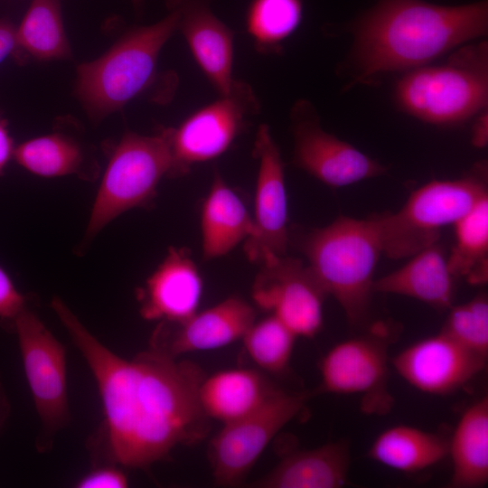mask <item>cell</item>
Returning <instances> with one entry per match:
<instances>
[{
	"label": "cell",
	"instance_id": "obj_1",
	"mask_svg": "<svg viewBox=\"0 0 488 488\" xmlns=\"http://www.w3.org/2000/svg\"><path fill=\"white\" fill-rule=\"evenodd\" d=\"M52 306L97 381L110 461L147 470L177 446L206 437L210 418L199 401L205 375L197 364L152 350L125 360L99 343L59 297Z\"/></svg>",
	"mask_w": 488,
	"mask_h": 488
},
{
	"label": "cell",
	"instance_id": "obj_2",
	"mask_svg": "<svg viewBox=\"0 0 488 488\" xmlns=\"http://www.w3.org/2000/svg\"><path fill=\"white\" fill-rule=\"evenodd\" d=\"M488 30L487 0L456 6L379 0L355 23L356 80L425 66Z\"/></svg>",
	"mask_w": 488,
	"mask_h": 488
},
{
	"label": "cell",
	"instance_id": "obj_3",
	"mask_svg": "<svg viewBox=\"0 0 488 488\" xmlns=\"http://www.w3.org/2000/svg\"><path fill=\"white\" fill-rule=\"evenodd\" d=\"M296 245L326 294L340 305L350 325H362L369 315L374 271L383 253L372 217L339 216L323 228L304 230Z\"/></svg>",
	"mask_w": 488,
	"mask_h": 488
},
{
	"label": "cell",
	"instance_id": "obj_4",
	"mask_svg": "<svg viewBox=\"0 0 488 488\" xmlns=\"http://www.w3.org/2000/svg\"><path fill=\"white\" fill-rule=\"evenodd\" d=\"M173 10L158 22L124 33L101 56L77 68L74 91L93 121H100L146 93L157 80L158 58L177 32Z\"/></svg>",
	"mask_w": 488,
	"mask_h": 488
},
{
	"label": "cell",
	"instance_id": "obj_5",
	"mask_svg": "<svg viewBox=\"0 0 488 488\" xmlns=\"http://www.w3.org/2000/svg\"><path fill=\"white\" fill-rule=\"evenodd\" d=\"M395 98L406 113L430 124L455 125L484 110L488 101L486 42L464 46L443 65L408 70Z\"/></svg>",
	"mask_w": 488,
	"mask_h": 488
},
{
	"label": "cell",
	"instance_id": "obj_6",
	"mask_svg": "<svg viewBox=\"0 0 488 488\" xmlns=\"http://www.w3.org/2000/svg\"><path fill=\"white\" fill-rule=\"evenodd\" d=\"M484 168L455 180H434L415 190L401 209L372 216L382 251L393 259L410 258L438 242L441 229L454 225L488 196Z\"/></svg>",
	"mask_w": 488,
	"mask_h": 488
},
{
	"label": "cell",
	"instance_id": "obj_7",
	"mask_svg": "<svg viewBox=\"0 0 488 488\" xmlns=\"http://www.w3.org/2000/svg\"><path fill=\"white\" fill-rule=\"evenodd\" d=\"M173 167L166 128L153 136L126 133L110 154L90 212L85 243L125 211L148 206L162 178L172 177Z\"/></svg>",
	"mask_w": 488,
	"mask_h": 488
},
{
	"label": "cell",
	"instance_id": "obj_8",
	"mask_svg": "<svg viewBox=\"0 0 488 488\" xmlns=\"http://www.w3.org/2000/svg\"><path fill=\"white\" fill-rule=\"evenodd\" d=\"M258 110L251 86L235 79L227 94L192 113L177 127L166 128L174 163L172 177L224 154L242 132L246 119Z\"/></svg>",
	"mask_w": 488,
	"mask_h": 488
},
{
	"label": "cell",
	"instance_id": "obj_9",
	"mask_svg": "<svg viewBox=\"0 0 488 488\" xmlns=\"http://www.w3.org/2000/svg\"><path fill=\"white\" fill-rule=\"evenodd\" d=\"M25 377L40 418V451L51 447L53 436L70 419L66 352L41 319L26 307L12 323Z\"/></svg>",
	"mask_w": 488,
	"mask_h": 488
},
{
	"label": "cell",
	"instance_id": "obj_10",
	"mask_svg": "<svg viewBox=\"0 0 488 488\" xmlns=\"http://www.w3.org/2000/svg\"><path fill=\"white\" fill-rule=\"evenodd\" d=\"M308 398L305 393L279 390L252 413L223 424L208 446L215 483L242 484L273 437L300 413Z\"/></svg>",
	"mask_w": 488,
	"mask_h": 488
},
{
	"label": "cell",
	"instance_id": "obj_11",
	"mask_svg": "<svg viewBox=\"0 0 488 488\" xmlns=\"http://www.w3.org/2000/svg\"><path fill=\"white\" fill-rule=\"evenodd\" d=\"M383 324L333 346L320 362L318 392L361 396L362 410L384 414L392 406L388 392V340Z\"/></svg>",
	"mask_w": 488,
	"mask_h": 488
},
{
	"label": "cell",
	"instance_id": "obj_12",
	"mask_svg": "<svg viewBox=\"0 0 488 488\" xmlns=\"http://www.w3.org/2000/svg\"><path fill=\"white\" fill-rule=\"evenodd\" d=\"M296 166L332 188H340L386 173L378 161L324 131L314 106L299 99L290 111Z\"/></svg>",
	"mask_w": 488,
	"mask_h": 488
},
{
	"label": "cell",
	"instance_id": "obj_13",
	"mask_svg": "<svg viewBox=\"0 0 488 488\" xmlns=\"http://www.w3.org/2000/svg\"><path fill=\"white\" fill-rule=\"evenodd\" d=\"M326 296L308 266L286 255L261 265L251 286L255 305L277 316L297 337L319 333Z\"/></svg>",
	"mask_w": 488,
	"mask_h": 488
},
{
	"label": "cell",
	"instance_id": "obj_14",
	"mask_svg": "<svg viewBox=\"0 0 488 488\" xmlns=\"http://www.w3.org/2000/svg\"><path fill=\"white\" fill-rule=\"evenodd\" d=\"M253 155L258 162L254 226L243 249L249 261L261 266L286 255L290 242L284 164L267 124L258 128Z\"/></svg>",
	"mask_w": 488,
	"mask_h": 488
},
{
	"label": "cell",
	"instance_id": "obj_15",
	"mask_svg": "<svg viewBox=\"0 0 488 488\" xmlns=\"http://www.w3.org/2000/svg\"><path fill=\"white\" fill-rule=\"evenodd\" d=\"M256 309L232 296L179 322H161L152 334V351L172 358L225 347L239 339L256 321Z\"/></svg>",
	"mask_w": 488,
	"mask_h": 488
},
{
	"label": "cell",
	"instance_id": "obj_16",
	"mask_svg": "<svg viewBox=\"0 0 488 488\" xmlns=\"http://www.w3.org/2000/svg\"><path fill=\"white\" fill-rule=\"evenodd\" d=\"M486 360L465 349L443 332L400 351L392 365L415 389L432 395L449 394L484 369Z\"/></svg>",
	"mask_w": 488,
	"mask_h": 488
},
{
	"label": "cell",
	"instance_id": "obj_17",
	"mask_svg": "<svg viewBox=\"0 0 488 488\" xmlns=\"http://www.w3.org/2000/svg\"><path fill=\"white\" fill-rule=\"evenodd\" d=\"M212 0H165L177 14L179 31L209 82L219 96L230 89L234 55L233 31L215 15Z\"/></svg>",
	"mask_w": 488,
	"mask_h": 488
},
{
	"label": "cell",
	"instance_id": "obj_18",
	"mask_svg": "<svg viewBox=\"0 0 488 488\" xmlns=\"http://www.w3.org/2000/svg\"><path fill=\"white\" fill-rule=\"evenodd\" d=\"M202 288V278L190 250L170 247L137 290L141 316L148 321L183 322L198 311Z\"/></svg>",
	"mask_w": 488,
	"mask_h": 488
},
{
	"label": "cell",
	"instance_id": "obj_19",
	"mask_svg": "<svg viewBox=\"0 0 488 488\" xmlns=\"http://www.w3.org/2000/svg\"><path fill=\"white\" fill-rule=\"evenodd\" d=\"M347 442H329L292 453L270 472L251 483L257 488H339L347 483Z\"/></svg>",
	"mask_w": 488,
	"mask_h": 488
},
{
	"label": "cell",
	"instance_id": "obj_20",
	"mask_svg": "<svg viewBox=\"0 0 488 488\" xmlns=\"http://www.w3.org/2000/svg\"><path fill=\"white\" fill-rule=\"evenodd\" d=\"M279 390L258 371L227 369L204 377L199 401L210 419L227 424L252 413Z\"/></svg>",
	"mask_w": 488,
	"mask_h": 488
},
{
	"label": "cell",
	"instance_id": "obj_21",
	"mask_svg": "<svg viewBox=\"0 0 488 488\" xmlns=\"http://www.w3.org/2000/svg\"><path fill=\"white\" fill-rule=\"evenodd\" d=\"M410 258L400 268L374 280L373 292L404 296L436 309H449L455 277L443 248L437 242Z\"/></svg>",
	"mask_w": 488,
	"mask_h": 488
},
{
	"label": "cell",
	"instance_id": "obj_22",
	"mask_svg": "<svg viewBox=\"0 0 488 488\" xmlns=\"http://www.w3.org/2000/svg\"><path fill=\"white\" fill-rule=\"evenodd\" d=\"M200 225L204 260L228 254L252 233L253 218L218 171L202 202Z\"/></svg>",
	"mask_w": 488,
	"mask_h": 488
},
{
	"label": "cell",
	"instance_id": "obj_23",
	"mask_svg": "<svg viewBox=\"0 0 488 488\" xmlns=\"http://www.w3.org/2000/svg\"><path fill=\"white\" fill-rule=\"evenodd\" d=\"M451 487L476 488L488 482V398L482 397L462 414L448 441Z\"/></svg>",
	"mask_w": 488,
	"mask_h": 488
},
{
	"label": "cell",
	"instance_id": "obj_24",
	"mask_svg": "<svg viewBox=\"0 0 488 488\" xmlns=\"http://www.w3.org/2000/svg\"><path fill=\"white\" fill-rule=\"evenodd\" d=\"M448 455V441L407 425L382 431L373 441L369 456L389 468L415 473L429 468Z\"/></svg>",
	"mask_w": 488,
	"mask_h": 488
},
{
	"label": "cell",
	"instance_id": "obj_25",
	"mask_svg": "<svg viewBox=\"0 0 488 488\" xmlns=\"http://www.w3.org/2000/svg\"><path fill=\"white\" fill-rule=\"evenodd\" d=\"M14 158L28 172L43 177L78 174L93 178L91 159L75 136L55 131L23 142L15 146Z\"/></svg>",
	"mask_w": 488,
	"mask_h": 488
},
{
	"label": "cell",
	"instance_id": "obj_26",
	"mask_svg": "<svg viewBox=\"0 0 488 488\" xmlns=\"http://www.w3.org/2000/svg\"><path fill=\"white\" fill-rule=\"evenodd\" d=\"M17 54L37 61L67 60L71 49L64 29L61 0H32L16 27Z\"/></svg>",
	"mask_w": 488,
	"mask_h": 488
},
{
	"label": "cell",
	"instance_id": "obj_27",
	"mask_svg": "<svg viewBox=\"0 0 488 488\" xmlns=\"http://www.w3.org/2000/svg\"><path fill=\"white\" fill-rule=\"evenodd\" d=\"M455 242L447 264L455 278L465 277L474 285L488 279V196L482 199L454 225Z\"/></svg>",
	"mask_w": 488,
	"mask_h": 488
},
{
	"label": "cell",
	"instance_id": "obj_28",
	"mask_svg": "<svg viewBox=\"0 0 488 488\" xmlns=\"http://www.w3.org/2000/svg\"><path fill=\"white\" fill-rule=\"evenodd\" d=\"M304 0H251L245 15V27L256 50L277 53L283 42L299 26Z\"/></svg>",
	"mask_w": 488,
	"mask_h": 488
},
{
	"label": "cell",
	"instance_id": "obj_29",
	"mask_svg": "<svg viewBox=\"0 0 488 488\" xmlns=\"http://www.w3.org/2000/svg\"><path fill=\"white\" fill-rule=\"evenodd\" d=\"M297 336L277 316L255 321L242 337L246 352L261 370L280 374L290 363Z\"/></svg>",
	"mask_w": 488,
	"mask_h": 488
},
{
	"label": "cell",
	"instance_id": "obj_30",
	"mask_svg": "<svg viewBox=\"0 0 488 488\" xmlns=\"http://www.w3.org/2000/svg\"><path fill=\"white\" fill-rule=\"evenodd\" d=\"M441 330L457 343L487 360L488 300L484 294L452 305Z\"/></svg>",
	"mask_w": 488,
	"mask_h": 488
},
{
	"label": "cell",
	"instance_id": "obj_31",
	"mask_svg": "<svg viewBox=\"0 0 488 488\" xmlns=\"http://www.w3.org/2000/svg\"><path fill=\"white\" fill-rule=\"evenodd\" d=\"M24 308L25 297L0 267V318L13 323Z\"/></svg>",
	"mask_w": 488,
	"mask_h": 488
},
{
	"label": "cell",
	"instance_id": "obj_32",
	"mask_svg": "<svg viewBox=\"0 0 488 488\" xmlns=\"http://www.w3.org/2000/svg\"><path fill=\"white\" fill-rule=\"evenodd\" d=\"M75 486L79 488H125L128 486V479L120 469L104 466L82 476Z\"/></svg>",
	"mask_w": 488,
	"mask_h": 488
},
{
	"label": "cell",
	"instance_id": "obj_33",
	"mask_svg": "<svg viewBox=\"0 0 488 488\" xmlns=\"http://www.w3.org/2000/svg\"><path fill=\"white\" fill-rule=\"evenodd\" d=\"M17 52L16 27L9 21L0 19V64Z\"/></svg>",
	"mask_w": 488,
	"mask_h": 488
},
{
	"label": "cell",
	"instance_id": "obj_34",
	"mask_svg": "<svg viewBox=\"0 0 488 488\" xmlns=\"http://www.w3.org/2000/svg\"><path fill=\"white\" fill-rule=\"evenodd\" d=\"M15 146L8 130L6 120L0 114V175L7 164L14 158Z\"/></svg>",
	"mask_w": 488,
	"mask_h": 488
},
{
	"label": "cell",
	"instance_id": "obj_35",
	"mask_svg": "<svg viewBox=\"0 0 488 488\" xmlns=\"http://www.w3.org/2000/svg\"><path fill=\"white\" fill-rule=\"evenodd\" d=\"M487 138V112L483 110L473 127L472 143L477 147H483Z\"/></svg>",
	"mask_w": 488,
	"mask_h": 488
},
{
	"label": "cell",
	"instance_id": "obj_36",
	"mask_svg": "<svg viewBox=\"0 0 488 488\" xmlns=\"http://www.w3.org/2000/svg\"><path fill=\"white\" fill-rule=\"evenodd\" d=\"M8 411L9 406L0 388V429L2 428L4 422L8 415Z\"/></svg>",
	"mask_w": 488,
	"mask_h": 488
},
{
	"label": "cell",
	"instance_id": "obj_37",
	"mask_svg": "<svg viewBox=\"0 0 488 488\" xmlns=\"http://www.w3.org/2000/svg\"><path fill=\"white\" fill-rule=\"evenodd\" d=\"M135 8L139 9L144 2V0H131Z\"/></svg>",
	"mask_w": 488,
	"mask_h": 488
}]
</instances>
